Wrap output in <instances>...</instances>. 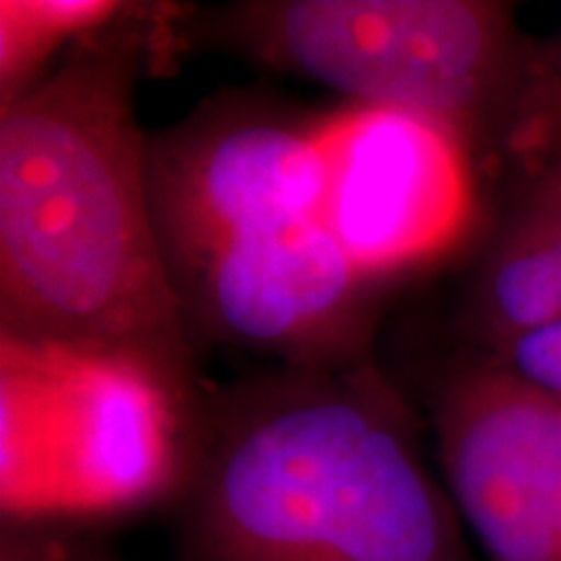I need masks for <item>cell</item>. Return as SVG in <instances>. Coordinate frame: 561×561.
<instances>
[{
  "instance_id": "1",
  "label": "cell",
  "mask_w": 561,
  "mask_h": 561,
  "mask_svg": "<svg viewBox=\"0 0 561 561\" xmlns=\"http://www.w3.org/2000/svg\"><path fill=\"white\" fill-rule=\"evenodd\" d=\"M182 5L136 13L0 104V333L37 354L117 356L206 388L153 227L138 81Z\"/></svg>"
},
{
  "instance_id": "2",
  "label": "cell",
  "mask_w": 561,
  "mask_h": 561,
  "mask_svg": "<svg viewBox=\"0 0 561 561\" xmlns=\"http://www.w3.org/2000/svg\"><path fill=\"white\" fill-rule=\"evenodd\" d=\"M421 426L377 359L206 382L170 561H479Z\"/></svg>"
},
{
  "instance_id": "3",
  "label": "cell",
  "mask_w": 561,
  "mask_h": 561,
  "mask_svg": "<svg viewBox=\"0 0 561 561\" xmlns=\"http://www.w3.org/2000/svg\"><path fill=\"white\" fill-rule=\"evenodd\" d=\"M149 201L195 348L284 369L375 359L390 289L325 221L322 112L268 89H221L149 133Z\"/></svg>"
},
{
  "instance_id": "4",
  "label": "cell",
  "mask_w": 561,
  "mask_h": 561,
  "mask_svg": "<svg viewBox=\"0 0 561 561\" xmlns=\"http://www.w3.org/2000/svg\"><path fill=\"white\" fill-rule=\"evenodd\" d=\"M180 45L234 53L328 87L354 104L450 125L476 159L512 149L538 53L515 9L494 0H240L182 5Z\"/></svg>"
},
{
  "instance_id": "5",
  "label": "cell",
  "mask_w": 561,
  "mask_h": 561,
  "mask_svg": "<svg viewBox=\"0 0 561 561\" xmlns=\"http://www.w3.org/2000/svg\"><path fill=\"white\" fill-rule=\"evenodd\" d=\"M325 221L385 289L450 261L479 224V159L450 125L411 110H322Z\"/></svg>"
},
{
  "instance_id": "6",
  "label": "cell",
  "mask_w": 561,
  "mask_h": 561,
  "mask_svg": "<svg viewBox=\"0 0 561 561\" xmlns=\"http://www.w3.org/2000/svg\"><path fill=\"white\" fill-rule=\"evenodd\" d=\"M198 396L130 359L3 346V434L53 437L62 476L89 507H164Z\"/></svg>"
},
{
  "instance_id": "7",
  "label": "cell",
  "mask_w": 561,
  "mask_h": 561,
  "mask_svg": "<svg viewBox=\"0 0 561 561\" xmlns=\"http://www.w3.org/2000/svg\"><path fill=\"white\" fill-rule=\"evenodd\" d=\"M434 458L486 561H561V405L460 348L432 377Z\"/></svg>"
},
{
  "instance_id": "8",
  "label": "cell",
  "mask_w": 561,
  "mask_h": 561,
  "mask_svg": "<svg viewBox=\"0 0 561 561\" xmlns=\"http://www.w3.org/2000/svg\"><path fill=\"white\" fill-rule=\"evenodd\" d=\"M138 5L121 0H3L0 104L16 100L50 73L70 47L121 24Z\"/></svg>"
},
{
  "instance_id": "9",
  "label": "cell",
  "mask_w": 561,
  "mask_h": 561,
  "mask_svg": "<svg viewBox=\"0 0 561 561\" xmlns=\"http://www.w3.org/2000/svg\"><path fill=\"white\" fill-rule=\"evenodd\" d=\"M486 356L528 388L561 405V318L517 335Z\"/></svg>"
},
{
  "instance_id": "10",
  "label": "cell",
  "mask_w": 561,
  "mask_h": 561,
  "mask_svg": "<svg viewBox=\"0 0 561 561\" xmlns=\"http://www.w3.org/2000/svg\"><path fill=\"white\" fill-rule=\"evenodd\" d=\"M561 140V53L541 50L536 96L525 138V157H530V170Z\"/></svg>"
},
{
  "instance_id": "11",
  "label": "cell",
  "mask_w": 561,
  "mask_h": 561,
  "mask_svg": "<svg viewBox=\"0 0 561 561\" xmlns=\"http://www.w3.org/2000/svg\"><path fill=\"white\" fill-rule=\"evenodd\" d=\"M62 517L45 512H5L0 561H58Z\"/></svg>"
},
{
  "instance_id": "12",
  "label": "cell",
  "mask_w": 561,
  "mask_h": 561,
  "mask_svg": "<svg viewBox=\"0 0 561 561\" xmlns=\"http://www.w3.org/2000/svg\"><path fill=\"white\" fill-rule=\"evenodd\" d=\"M515 206L538 224L561 257V140L533 167Z\"/></svg>"
},
{
  "instance_id": "13",
  "label": "cell",
  "mask_w": 561,
  "mask_h": 561,
  "mask_svg": "<svg viewBox=\"0 0 561 561\" xmlns=\"http://www.w3.org/2000/svg\"><path fill=\"white\" fill-rule=\"evenodd\" d=\"M58 561H125L112 549L107 538L94 530L91 523L62 517V541Z\"/></svg>"
}]
</instances>
